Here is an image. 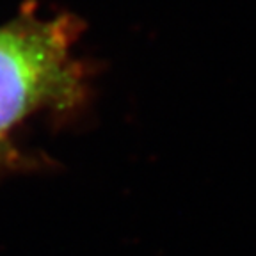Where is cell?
Returning <instances> with one entry per match:
<instances>
[{"label":"cell","instance_id":"cell-1","mask_svg":"<svg viewBox=\"0 0 256 256\" xmlns=\"http://www.w3.org/2000/svg\"><path fill=\"white\" fill-rule=\"evenodd\" d=\"M78 72L59 22L25 18L0 27V137L34 110L70 104Z\"/></svg>","mask_w":256,"mask_h":256},{"label":"cell","instance_id":"cell-2","mask_svg":"<svg viewBox=\"0 0 256 256\" xmlns=\"http://www.w3.org/2000/svg\"><path fill=\"white\" fill-rule=\"evenodd\" d=\"M0 156H2V137H0Z\"/></svg>","mask_w":256,"mask_h":256}]
</instances>
